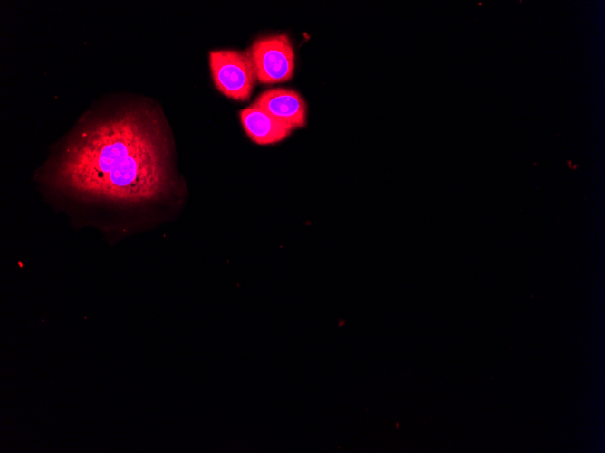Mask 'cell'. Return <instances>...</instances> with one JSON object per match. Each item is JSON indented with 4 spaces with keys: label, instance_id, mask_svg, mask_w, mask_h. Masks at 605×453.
<instances>
[{
    "label": "cell",
    "instance_id": "obj_1",
    "mask_svg": "<svg viewBox=\"0 0 605 453\" xmlns=\"http://www.w3.org/2000/svg\"><path fill=\"white\" fill-rule=\"evenodd\" d=\"M43 179L66 197L120 210L164 198L174 185L164 121L143 104L89 118L69 136Z\"/></svg>",
    "mask_w": 605,
    "mask_h": 453
},
{
    "label": "cell",
    "instance_id": "obj_2",
    "mask_svg": "<svg viewBox=\"0 0 605 453\" xmlns=\"http://www.w3.org/2000/svg\"><path fill=\"white\" fill-rule=\"evenodd\" d=\"M209 64L214 83L223 94L236 100L249 99L256 75L248 52L212 51Z\"/></svg>",
    "mask_w": 605,
    "mask_h": 453
},
{
    "label": "cell",
    "instance_id": "obj_3",
    "mask_svg": "<svg viewBox=\"0 0 605 453\" xmlns=\"http://www.w3.org/2000/svg\"><path fill=\"white\" fill-rule=\"evenodd\" d=\"M248 54L254 67L256 79L262 83L289 80L294 71V51L286 34L259 38Z\"/></svg>",
    "mask_w": 605,
    "mask_h": 453
},
{
    "label": "cell",
    "instance_id": "obj_4",
    "mask_svg": "<svg viewBox=\"0 0 605 453\" xmlns=\"http://www.w3.org/2000/svg\"><path fill=\"white\" fill-rule=\"evenodd\" d=\"M254 103L293 130L306 123V104L302 96L289 89H271L261 93Z\"/></svg>",
    "mask_w": 605,
    "mask_h": 453
},
{
    "label": "cell",
    "instance_id": "obj_5",
    "mask_svg": "<svg viewBox=\"0 0 605 453\" xmlns=\"http://www.w3.org/2000/svg\"><path fill=\"white\" fill-rule=\"evenodd\" d=\"M240 119L247 136L259 145L280 142L293 131L254 102L240 111Z\"/></svg>",
    "mask_w": 605,
    "mask_h": 453
}]
</instances>
